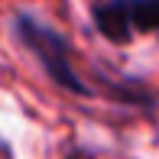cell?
<instances>
[{
    "label": "cell",
    "instance_id": "cell-1",
    "mask_svg": "<svg viewBox=\"0 0 159 159\" xmlns=\"http://www.w3.org/2000/svg\"><path fill=\"white\" fill-rule=\"evenodd\" d=\"M16 33H20V39H23V46L42 62L46 75L52 78L59 88L75 91V94H81V98H91V94H94V91H91L88 84H84L81 78L71 71V62H68V42L62 39V33H55L52 26H46V23H39V20H33L30 13H20V16H16Z\"/></svg>",
    "mask_w": 159,
    "mask_h": 159
},
{
    "label": "cell",
    "instance_id": "cell-2",
    "mask_svg": "<svg viewBox=\"0 0 159 159\" xmlns=\"http://www.w3.org/2000/svg\"><path fill=\"white\" fill-rule=\"evenodd\" d=\"M98 33L124 46L136 33L159 30V0H101L91 10Z\"/></svg>",
    "mask_w": 159,
    "mask_h": 159
}]
</instances>
